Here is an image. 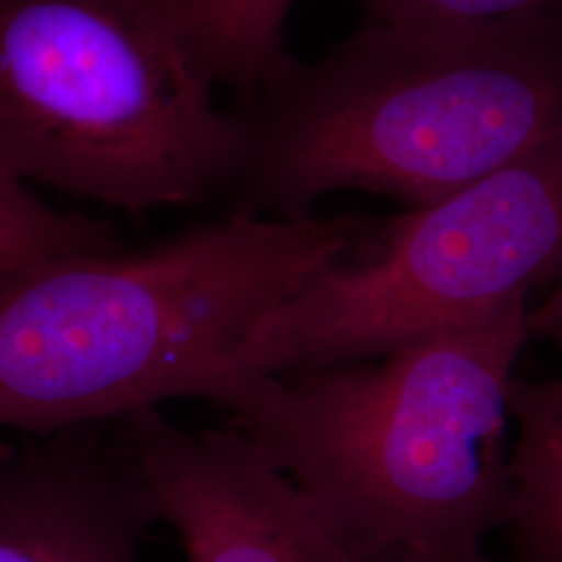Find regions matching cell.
Segmentation results:
<instances>
[{
  "instance_id": "1",
  "label": "cell",
  "mask_w": 562,
  "mask_h": 562,
  "mask_svg": "<svg viewBox=\"0 0 562 562\" xmlns=\"http://www.w3.org/2000/svg\"><path fill=\"white\" fill-rule=\"evenodd\" d=\"M373 225L236 213L136 255L2 276L0 429L44 438L173 398L220 401L283 306Z\"/></svg>"
},
{
  "instance_id": "2",
  "label": "cell",
  "mask_w": 562,
  "mask_h": 562,
  "mask_svg": "<svg viewBox=\"0 0 562 562\" xmlns=\"http://www.w3.org/2000/svg\"><path fill=\"white\" fill-rule=\"evenodd\" d=\"M234 115L241 215L304 217L338 190L429 206L561 134L562 21H371L285 57Z\"/></svg>"
},
{
  "instance_id": "3",
  "label": "cell",
  "mask_w": 562,
  "mask_h": 562,
  "mask_svg": "<svg viewBox=\"0 0 562 562\" xmlns=\"http://www.w3.org/2000/svg\"><path fill=\"white\" fill-rule=\"evenodd\" d=\"M527 299L375 361L232 383L217 404L361 562H469L508 501Z\"/></svg>"
},
{
  "instance_id": "4",
  "label": "cell",
  "mask_w": 562,
  "mask_h": 562,
  "mask_svg": "<svg viewBox=\"0 0 562 562\" xmlns=\"http://www.w3.org/2000/svg\"><path fill=\"white\" fill-rule=\"evenodd\" d=\"M162 0H0V159L125 211L229 186L240 123Z\"/></svg>"
},
{
  "instance_id": "5",
  "label": "cell",
  "mask_w": 562,
  "mask_h": 562,
  "mask_svg": "<svg viewBox=\"0 0 562 562\" xmlns=\"http://www.w3.org/2000/svg\"><path fill=\"white\" fill-rule=\"evenodd\" d=\"M562 278V132L443 201L378 222L269 323L248 371L375 361Z\"/></svg>"
},
{
  "instance_id": "6",
  "label": "cell",
  "mask_w": 562,
  "mask_h": 562,
  "mask_svg": "<svg viewBox=\"0 0 562 562\" xmlns=\"http://www.w3.org/2000/svg\"><path fill=\"white\" fill-rule=\"evenodd\" d=\"M106 429L188 562H361L238 427L188 431L146 408Z\"/></svg>"
},
{
  "instance_id": "7",
  "label": "cell",
  "mask_w": 562,
  "mask_h": 562,
  "mask_svg": "<svg viewBox=\"0 0 562 562\" xmlns=\"http://www.w3.org/2000/svg\"><path fill=\"white\" fill-rule=\"evenodd\" d=\"M157 515L102 425L0 440V562H142Z\"/></svg>"
},
{
  "instance_id": "8",
  "label": "cell",
  "mask_w": 562,
  "mask_h": 562,
  "mask_svg": "<svg viewBox=\"0 0 562 562\" xmlns=\"http://www.w3.org/2000/svg\"><path fill=\"white\" fill-rule=\"evenodd\" d=\"M508 413L519 425V442L506 464L504 525L522 562H562V378H513Z\"/></svg>"
},
{
  "instance_id": "9",
  "label": "cell",
  "mask_w": 562,
  "mask_h": 562,
  "mask_svg": "<svg viewBox=\"0 0 562 562\" xmlns=\"http://www.w3.org/2000/svg\"><path fill=\"white\" fill-rule=\"evenodd\" d=\"M211 80L248 92L281 60L283 23L294 0H162Z\"/></svg>"
},
{
  "instance_id": "10",
  "label": "cell",
  "mask_w": 562,
  "mask_h": 562,
  "mask_svg": "<svg viewBox=\"0 0 562 562\" xmlns=\"http://www.w3.org/2000/svg\"><path fill=\"white\" fill-rule=\"evenodd\" d=\"M113 250L120 238L109 223L46 204L0 159V278L50 257Z\"/></svg>"
},
{
  "instance_id": "11",
  "label": "cell",
  "mask_w": 562,
  "mask_h": 562,
  "mask_svg": "<svg viewBox=\"0 0 562 562\" xmlns=\"http://www.w3.org/2000/svg\"><path fill=\"white\" fill-rule=\"evenodd\" d=\"M375 23H494L561 15L562 0H361Z\"/></svg>"
},
{
  "instance_id": "12",
  "label": "cell",
  "mask_w": 562,
  "mask_h": 562,
  "mask_svg": "<svg viewBox=\"0 0 562 562\" xmlns=\"http://www.w3.org/2000/svg\"><path fill=\"white\" fill-rule=\"evenodd\" d=\"M529 327L531 336H540L562 346V278L552 294L529 313Z\"/></svg>"
},
{
  "instance_id": "13",
  "label": "cell",
  "mask_w": 562,
  "mask_h": 562,
  "mask_svg": "<svg viewBox=\"0 0 562 562\" xmlns=\"http://www.w3.org/2000/svg\"><path fill=\"white\" fill-rule=\"evenodd\" d=\"M469 562H492V561H487V559H485V557H477V559H473V561H469Z\"/></svg>"
}]
</instances>
